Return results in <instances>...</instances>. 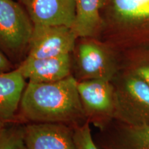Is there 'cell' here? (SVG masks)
Masks as SVG:
<instances>
[{
	"label": "cell",
	"instance_id": "obj_16",
	"mask_svg": "<svg viewBox=\"0 0 149 149\" xmlns=\"http://www.w3.org/2000/svg\"><path fill=\"white\" fill-rule=\"evenodd\" d=\"M74 140L77 149H101L93 139L88 122L74 126Z\"/></svg>",
	"mask_w": 149,
	"mask_h": 149
},
{
	"label": "cell",
	"instance_id": "obj_17",
	"mask_svg": "<svg viewBox=\"0 0 149 149\" xmlns=\"http://www.w3.org/2000/svg\"><path fill=\"white\" fill-rule=\"evenodd\" d=\"M17 68L15 65L8 58L0 49V73L10 72Z\"/></svg>",
	"mask_w": 149,
	"mask_h": 149
},
{
	"label": "cell",
	"instance_id": "obj_13",
	"mask_svg": "<svg viewBox=\"0 0 149 149\" xmlns=\"http://www.w3.org/2000/svg\"><path fill=\"white\" fill-rule=\"evenodd\" d=\"M75 17L72 29L77 37L100 39L102 31L101 10L104 0H74Z\"/></svg>",
	"mask_w": 149,
	"mask_h": 149
},
{
	"label": "cell",
	"instance_id": "obj_11",
	"mask_svg": "<svg viewBox=\"0 0 149 149\" xmlns=\"http://www.w3.org/2000/svg\"><path fill=\"white\" fill-rule=\"evenodd\" d=\"M113 130H101V149H149V124L129 125L113 121Z\"/></svg>",
	"mask_w": 149,
	"mask_h": 149
},
{
	"label": "cell",
	"instance_id": "obj_14",
	"mask_svg": "<svg viewBox=\"0 0 149 149\" xmlns=\"http://www.w3.org/2000/svg\"><path fill=\"white\" fill-rule=\"evenodd\" d=\"M120 68L133 72L149 86V46L121 53Z\"/></svg>",
	"mask_w": 149,
	"mask_h": 149
},
{
	"label": "cell",
	"instance_id": "obj_7",
	"mask_svg": "<svg viewBox=\"0 0 149 149\" xmlns=\"http://www.w3.org/2000/svg\"><path fill=\"white\" fill-rule=\"evenodd\" d=\"M77 38L70 27L35 24L26 57L49 58L71 54Z\"/></svg>",
	"mask_w": 149,
	"mask_h": 149
},
{
	"label": "cell",
	"instance_id": "obj_9",
	"mask_svg": "<svg viewBox=\"0 0 149 149\" xmlns=\"http://www.w3.org/2000/svg\"><path fill=\"white\" fill-rule=\"evenodd\" d=\"M33 24L72 28L75 17L74 0H18Z\"/></svg>",
	"mask_w": 149,
	"mask_h": 149
},
{
	"label": "cell",
	"instance_id": "obj_12",
	"mask_svg": "<svg viewBox=\"0 0 149 149\" xmlns=\"http://www.w3.org/2000/svg\"><path fill=\"white\" fill-rule=\"evenodd\" d=\"M26 79L17 68L0 73V122H19V109Z\"/></svg>",
	"mask_w": 149,
	"mask_h": 149
},
{
	"label": "cell",
	"instance_id": "obj_15",
	"mask_svg": "<svg viewBox=\"0 0 149 149\" xmlns=\"http://www.w3.org/2000/svg\"><path fill=\"white\" fill-rule=\"evenodd\" d=\"M24 124L13 122L0 128V149H25Z\"/></svg>",
	"mask_w": 149,
	"mask_h": 149
},
{
	"label": "cell",
	"instance_id": "obj_10",
	"mask_svg": "<svg viewBox=\"0 0 149 149\" xmlns=\"http://www.w3.org/2000/svg\"><path fill=\"white\" fill-rule=\"evenodd\" d=\"M17 68L26 80L31 82L57 81L72 74L71 54L49 58L26 57Z\"/></svg>",
	"mask_w": 149,
	"mask_h": 149
},
{
	"label": "cell",
	"instance_id": "obj_5",
	"mask_svg": "<svg viewBox=\"0 0 149 149\" xmlns=\"http://www.w3.org/2000/svg\"><path fill=\"white\" fill-rule=\"evenodd\" d=\"M112 81L115 93V120L129 125L149 124V86L121 68Z\"/></svg>",
	"mask_w": 149,
	"mask_h": 149
},
{
	"label": "cell",
	"instance_id": "obj_4",
	"mask_svg": "<svg viewBox=\"0 0 149 149\" xmlns=\"http://www.w3.org/2000/svg\"><path fill=\"white\" fill-rule=\"evenodd\" d=\"M34 24L24 7L0 0V49L16 67L26 57Z\"/></svg>",
	"mask_w": 149,
	"mask_h": 149
},
{
	"label": "cell",
	"instance_id": "obj_1",
	"mask_svg": "<svg viewBox=\"0 0 149 149\" xmlns=\"http://www.w3.org/2000/svg\"><path fill=\"white\" fill-rule=\"evenodd\" d=\"M19 120L23 123H60L72 127L88 122L75 78L71 74L54 82L28 81L20 101Z\"/></svg>",
	"mask_w": 149,
	"mask_h": 149
},
{
	"label": "cell",
	"instance_id": "obj_6",
	"mask_svg": "<svg viewBox=\"0 0 149 149\" xmlns=\"http://www.w3.org/2000/svg\"><path fill=\"white\" fill-rule=\"evenodd\" d=\"M77 91L86 119L104 130L115 120V93L112 81L90 79L77 81Z\"/></svg>",
	"mask_w": 149,
	"mask_h": 149
},
{
	"label": "cell",
	"instance_id": "obj_2",
	"mask_svg": "<svg viewBox=\"0 0 149 149\" xmlns=\"http://www.w3.org/2000/svg\"><path fill=\"white\" fill-rule=\"evenodd\" d=\"M100 40L119 53L149 46V0H104Z\"/></svg>",
	"mask_w": 149,
	"mask_h": 149
},
{
	"label": "cell",
	"instance_id": "obj_3",
	"mask_svg": "<svg viewBox=\"0 0 149 149\" xmlns=\"http://www.w3.org/2000/svg\"><path fill=\"white\" fill-rule=\"evenodd\" d=\"M71 58L72 75L77 81H113L120 69V53L98 38L78 37Z\"/></svg>",
	"mask_w": 149,
	"mask_h": 149
},
{
	"label": "cell",
	"instance_id": "obj_18",
	"mask_svg": "<svg viewBox=\"0 0 149 149\" xmlns=\"http://www.w3.org/2000/svg\"><path fill=\"white\" fill-rule=\"evenodd\" d=\"M4 125H5L4 124H3V123H1V122H0V128H1V127H3V126H4Z\"/></svg>",
	"mask_w": 149,
	"mask_h": 149
},
{
	"label": "cell",
	"instance_id": "obj_8",
	"mask_svg": "<svg viewBox=\"0 0 149 149\" xmlns=\"http://www.w3.org/2000/svg\"><path fill=\"white\" fill-rule=\"evenodd\" d=\"M25 149H77L74 127L60 123L24 124Z\"/></svg>",
	"mask_w": 149,
	"mask_h": 149
}]
</instances>
